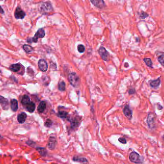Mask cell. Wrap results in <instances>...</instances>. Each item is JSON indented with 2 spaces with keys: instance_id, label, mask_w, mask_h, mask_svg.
<instances>
[{
  "instance_id": "5",
  "label": "cell",
  "mask_w": 164,
  "mask_h": 164,
  "mask_svg": "<svg viewBox=\"0 0 164 164\" xmlns=\"http://www.w3.org/2000/svg\"><path fill=\"white\" fill-rule=\"evenodd\" d=\"M147 122L149 128L153 129L155 128V116L153 113H149L148 115Z\"/></svg>"
},
{
  "instance_id": "26",
  "label": "cell",
  "mask_w": 164,
  "mask_h": 164,
  "mask_svg": "<svg viewBox=\"0 0 164 164\" xmlns=\"http://www.w3.org/2000/svg\"><path fill=\"white\" fill-rule=\"evenodd\" d=\"M144 61L148 67H149L150 68H152L153 62H152V60L150 58H145V59H144Z\"/></svg>"
},
{
  "instance_id": "12",
  "label": "cell",
  "mask_w": 164,
  "mask_h": 164,
  "mask_svg": "<svg viewBox=\"0 0 164 164\" xmlns=\"http://www.w3.org/2000/svg\"><path fill=\"white\" fill-rule=\"evenodd\" d=\"M91 2L95 6L100 9H103L106 6L105 3L103 0H91Z\"/></svg>"
},
{
  "instance_id": "33",
  "label": "cell",
  "mask_w": 164,
  "mask_h": 164,
  "mask_svg": "<svg viewBox=\"0 0 164 164\" xmlns=\"http://www.w3.org/2000/svg\"><path fill=\"white\" fill-rule=\"evenodd\" d=\"M157 108L159 110L162 109L163 107H162V106L160 104H157Z\"/></svg>"
},
{
  "instance_id": "19",
  "label": "cell",
  "mask_w": 164,
  "mask_h": 164,
  "mask_svg": "<svg viewBox=\"0 0 164 164\" xmlns=\"http://www.w3.org/2000/svg\"><path fill=\"white\" fill-rule=\"evenodd\" d=\"M36 108V105L33 102H30L28 105L26 106V108L30 113H33Z\"/></svg>"
},
{
  "instance_id": "8",
  "label": "cell",
  "mask_w": 164,
  "mask_h": 164,
  "mask_svg": "<svg viewBox=\"0 0 164 164\" xmlns=\"http://www.w3.org/2000/svg\"><path fill=\"white\" fill-rule=\"evenodd\" d=\"M38 67L39 69L42 72H46L48 69L47 62L44 59H40L38 62Z\"/></svg>"
},
{
  "instance_id": "7",
  "label": "cell",
  "mask_w": 164,
  "mask_h": 164,
  "mask_svg": "<svg viewBox=\"0 0 164 164\" xmlns=\"http://www.w3.org/2000/svg\"><path fill=\"white\" fill-rule=\"evenodd\" d=\"M26 16V13L20 7H18L15 12V17L17 19H22Z\"/></svg>"
},
{
  "instance_id": "3",
  "label": "cell",
  "mask_w": 164,
  "mask_h": 164,
  "mask_svg": "<svg viewBox=\"0 0 164 164\" xmlns=\"http://www.w3.org/2000/svg\"><path fill=\"white\" fill-rule=\"evenodd\" d=\"M129 158L131 162L135 164H142L143 163L140 155L135 152H132L130 154Z\"/></svg>"
},
{
  "instance_id": "13",
  "label": "cell",
  "mask_w": 164,
  "mask_h": 164,
  "mask_svg": "<svg viewBox=\"0 0 164 164\" xmlns=\"http://www.w3.org/2000/svg\"><path fill=\"white\" fill-rule=\"evenodd\" d=\"M22 67V65L20 63L14 64L11 65L9 69L11 71L14 72H18L20 69Z\"/></svg>"
},
{
  "instance_id": "10",
  "label": "cell",
  "mask_w": 164,
  "mask_h": 164,
  "mask_svg": "<svg viewBox=\"0 0 164 164\" xmlns=\"http://www.w3.org/2000/svg\"><path fill=\"white\" fill-rule=\"evenodd\" d=\"M57 142L56 139L55 137H50L49 139L48 143V147L49 149L50 150H54L55 149V147L56 146Z\"/></svg>"
},
{
  "instance_id": "17",
  "label": "cell",
  "mask_w": 164,
  "mask_h": 164,
  "mask_svg": "<svg viewBox=\"0 0 164 164\" xmlns=\"http://www.w3.org/2000/svg\"><path fill=\"white\" fill-rule=\"evenodd\" d=\"M68 120L71 122V128L73 129L77 128L80 125V123L75 118L68 119Z\"/></svg>"
},
{
  "instance_id": "30",
  "label": "cell",
  "mask_w": 164,
  "mask_h": 164,
  "mask_svg": "<svg viewBox=\"0 0 164 164\" xmlns=\"http://www.w3.org/2000/svg\"><path fill=\"white\" fill-rule=\"evenodd\" d=\"M148 17H149V15L146 12H144V11L142 12V13H141V14H140V18H142V19H145V18H147Z\"/></svg>"
},
{
  "instance_id": "34",
  "label": "cell",
  "mask_w": 164,
  "mask_h": 164,
  "mask_svg": "<svg viewBox=\"0 0 164 164\" xmlns=\"http://www.w3.org/2000/svg\"><path fill=\"white\" fill-rule=\"evenodd\" d=\"M0 9H1V12H0L1 14H3L4 13V11H3V9H2V8L1 7L0 8Z\"/></svg>"
},
{
  "instance_id": "16",
  "label": "cell",
  "mask_w": 164,
  "mask_h": 164,
  "mask_svg": "<svg viewBox=\"0 0 164 164\" xmlns=\"http://www.w3.org/2000/svg\"><path fill=\"white\" fill-rule=\"evenodd\" d=\"M11 108L14 112H16L18 110V103L17 100L13 99L11 100Z\"/></svg>"
},
{
  "instance_id": "20",
  "label": "cell",
  "mask_w": 164,
  "mask_h": 164,
  "mask_svg": "<svg viewBox=\"0 0 164 164\" xmlns=\"http://www.w3.org/2000/svg\"><path fill=\"white\" fill-rule=\"evenodd\" d=\"M73 160L74 161H76V162H79V163H84V164L88 163V162L87 159L86 158L80 157H78V156H74L73 157Z\"/></svg>"
},
{
  "instance_id": "32",
  "label": "cell",
  "mask_w": 164,
  "mask_h": 164,
  "mask_svg": "<svg viewBox=\"0 0 164 164\" xmlns=\"http://www.w3.org/2000/svg\"><path fill=\"white\" fill-rule=\"evenodd\" d=\"M136 92V91H135V89H133V88H131V89H129L128 91V93L129 95H131V94H133L134 93H135Z\"/></svg>"
},
{
  "instance_id": "27",
  "label": "cell",
  "mask_w": 164,
  "mask_h": 164,
  "mask_svg": "<svg viewBox=\"0 0 164 164\" xmlns=\"http://www.w3.org/2000/svg\"><path fill=\"white\" fill-rule=\"evenodd\" d=\"M157 60L159 62V63L162 66L164 67V53L160 55L157 58Z\"/></svg>"
},
{
  "instance_id": "15",
  "label": "cell",
  "mask_w": 164,
  "mask_h": 164,
  "mask_svg": "<svg viewBox=\"0 0 164 164\" xmlns=\"http://www.w3.org/2000/svg\"><path fill=\"white\" fill-rule=\"evenodd\" d=\"M160 83H161V77H159L156 79L151 81L150 83V85L152 88H156L159 86Z\"/></svg>"
},
{
  "instance_id": "22",
  "label": "cell",
  "mask_w": 164,
  "mask_h": 164,
  "mask_svg": "<svg viewBox=\"0 0 164 164\" xmlns=\"http://www.w3.org/2000/svg\"><path fill=\"white\" fill-rule=\"evenodd\" d=\"M23 48L25 52L27 54H29L33 51L32 47L31 46L28 44H24L23 46Z\"/></svg>"
},
{
  "instance_id": "24",
  "label": "cell",
  "mask_w": 164,
  "mask_h": 164,
  "mask_svg": "<svg viewBox=\"0 0 164 164\" xmlns=\"http://www.w3.org/2000/svg\"><path fill=\"white\" fill-rule=\"evenodd\" d=\"M58 89L60 91H64L66 90V83L64 81H61L59 83Z\"/></svg>"
},
{
  "instance_id": "23",
  "label": "cell",
  "mask_w": 164,
  "mask_h": 164,
  "mask_svg": "<svg viewBox=\"0 0 164 164\" xmlns=\"http://www.w3.org/2000/svg\"><path fill=\"white\" fill-rule=\"evenodd\" d=\"M37 151H38L40 155L45 156L47 154V150L45 148L43 147H37Z\"/></svg>"
},
{
  "instance_id": "1",
  "label": "cell",
  "mask_w": 164,
  "mask_h": 164,
  "mask_svg": "<svg viewBox=\"0 0 164 164\" xmlns=\"http://www.w3.org/2000/svg\"><path fill=\"white\" fill-rule=\"evenodd\" d=\"M45 32L44 30L43 29L41 28L38 30L34 36L32 38H28L27 39V41L29 43H32V42L36 43L38 41V39L39 38H43L45 36Z\"/></svg>"
},
{
  "instance_id": "14",
  "label": "cell",
  "mask_w": 164,
  "mask_h": 164,
  "mask_svg": "<svg viewBox=\"0 0 164 164\" xmlns=\"http://www.w3.org/2000/svg\"><path fill=\"white\" fill-rule=\"evenodd\" d=\"M27 115L26 113L22 112L21 114H19L18 116V122L20 124H23L25 122L26 120Z\"/></svg>"
},
{
  "instance_id": "18",
  "label": "cell",
  "mask_w": 164,
  "mask_h": 164,
  "mask_svg": "<svg viewBox=\"0 0 164 164\" xmlns=\"http://www.w3.org/2000/svg\"><path fill=\"white\" fill-rule=\"evenodd\" d=\"M46 103L45 101H41L38 107V111L39 113H42L44 110H45V108H46Z\"/></svg>"
},
{
  "instance_id": "2",
  "label": "cell",
  "mask_w": 164,
  "mask_h": 164,
  "mask_svg": "<svg viewBox=\"0 0 164 164\" xmlns=\"http://www.w3.org/2000/svg\"><path fill=\"white\" fill-rule=\"evenodd\" d=\"M68 79L70 83L74 87H77L79 83V78L75 72L70 73L68 75Z\"/></svg>"
},
{
  "instance_id": "11",
  "label": "cell",
  "mask_w": 164,
  "mask_h": 164,
  "mask_svg": "<svg viewBox=\"0 0 164 164\" xmlns=\"http://www.w3.org/2000/svg\"><path fill=\"white\" fill-rule=\"evenodd\" d=\"M123 113L124 115L128 118V119L130 120L132 117V112L131 109L129 108L128 106H126L124 107L123 110Z\"/></svg>"
},
{
  "instance_id": "31",
  "label": "cell",
  "mask_w": 164,
  "mask_h": 164,
  "mask_svg": "<svg viewBox=\"0 0 164 164\" xmlns=\"http://www.w3.org/2000/svg\"><path fill=\"white\" fill-rule=\"evenodd\" d=\"M118 141L122 144H126L127 143L126 140L124 138H120L118 139Z\"/></svg>"
},
{
  "instance_id": "4",
  "label": "cell",
  "mask_w": 164,
  "mask_h": 164,
  "mask_svg": "<svg viewBox=\"0 0 164 164\" xmlns=\"http://www.w3.org/2000/svg\"><path fill=\"white\" fill-rule=\"evenodd\" d=\"M98 53L103 60L105 61H107V62L109 61L110 58L109 54L107 51V50L106 49L105 47H102V46L99 49Z\"/></svg>"
},
{
  "instance_id": "35",
  "label": "cell",
  "mask_w": 164,
  "mask_h": 164,
  "mask_svg": "<svg viewBox=\"0 0 164 164\" xmlns=\"http://www.w3.org/2000/svg\"><path fill=\"white\" fill-rule=\"evenodd\" d=\"M162 138H163V140L164 141V135L163 136V137H162Z\"/></svg>"
},
{
  "instance_id": "6",
  "label": "cell",
  "mask_w": 164,
  "mask_h": 164,
  "mask_svg": "<svg viewBox=\"0 0 164 164\" xmlns=\"http://www.w3.org/2000/svg\"><path fill=\"white\" fill-rule=\"evenodd\" d=\"M39 10L42 12L47 13L50 12L52 10V6L51 3H49L47 2H42L41 4L39 6Z\"/></svg>"
},
{
  "instance_id": "29",
  "label": "cell",
  "mask_w": 164,
  "mask_h": 164,
  "mask_svg": "<svg viewBox=\"0 0 164 164\" xmlns=\"http://www.w3.org/2000/svg\"><path fill=\"white\" fill-rule=\"evenodd\" d=\"M52 124H53L52 121L50 119H48L45 121V122L44 123V126H45V127H46L47 128H50V127L52 126Z\"/></svg>"
},
{
  "instance_id": "21",
  "label": "cell",
  "mask_w": 164,
  "mask_h": 164,
  "mask_svg": "<svg viewBox=\"0 0 164 164\" xmlns=\"http://www.w3.org/2000/svg\"><path fill=\"white\" fill-rule=\"evenodd\" d=\"M30 102L29 97L27 95H24L21 100V103L23 105L27 106Z\"/></svg>"
},
{
  "instance_id": "9",
  "label": "cell",
  "mask_w": 164,
  "mask_h": 164,
  "mask_svg": "<svg viewBox=\"0 0 164 164\" xmlns=\"http://www.w3.org/2000/svg\"><path fill=\"white\" fill-rule=\"evenodd\" d=\"M0 102L1 106L3 109L6 110L9 109V102L7 99L0 96Z\"/></svg>"
},
{
  "instance_id": "28",
  "label": "cell",
  "mask_w": 164,
  "mask_h": 164,
  "mask_svg": "<svg viewBox=\"0 0 164 164\" xmlns=\"http://www.w3.org/2000/svg\"><path fill=\"white\" fill-rule=\"evenodd\" d=\"M85 47L82 44H79L77 46V50L78 51V52L80 53H83L85 52Z\"/></svg>"
},
{
  "instance_id": "25",
  "label": "cell",
  "mask_w": 164,
  "mask_h": 164,
  "mask_svg": "<svg viewBox=\"0 0 164 164\" xmlns=\"http://www.w3.org/2000/svg\"><path fill=\"white\" fill-rule=\"evenodd\" d=\"M58 116L62 118H67L68 115V112H66V111H59L58 113L57 114Z\"/></svg>"
}]
</instances>
